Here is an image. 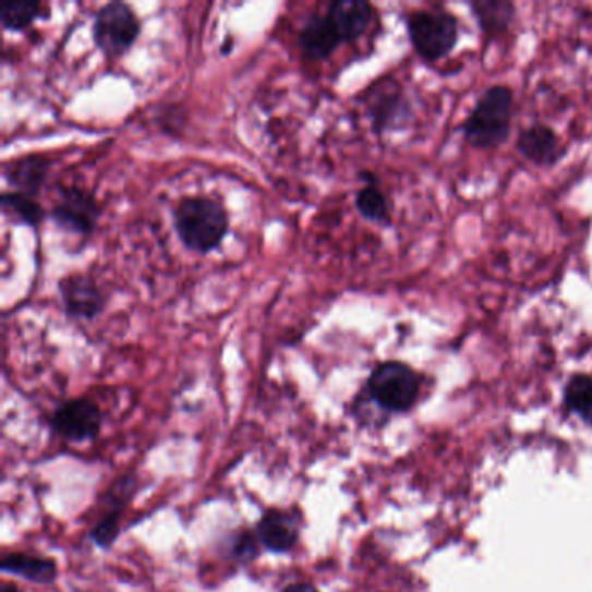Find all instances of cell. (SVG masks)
<instances>
[{
    "label": "cell",
    "instance_id": "cell-1",
    "mask_svg": "<svg viewBox=\"0 0 592 592\" xmlns=\"http://www.w3.org/2000/svg\"><path fill=\"white\" fill-rule=\"evenodd\" d=\"M174 228L184 247L209 254L230 230L228 213L209 196H184L174 209Z\"/></svg>",
    "mask_w": 592,
    "mask_h": 592
},
{
    "label": "cell",
    "instance_id": "cell-2",
    "mask_svg": "<svg viewBox=\"0 0 592 592\" xmlns=\"http://www.w3.org/2000/svg\"><path fill=\"white\" fill-rule=\"evenodd\" d=\"M515 93L507 86H492L478 98L464 122V137L478 149L499 148L511 134Z\"/></svg>",
    "mask_w": 592,
    "mask_h": 592
},
{
    "label": "cell",
    "instance_id": "cell-3",
    "mask_svg": "<svg viewBox=\"0 0 592 592\" xmlns=\"http://www.w3.org/2000/svg\"><path fill=\"white\" fill-rule=\"evenodd\" d=\"M407 32L422 60L436 63L454 51L459 40V22L447 11H413L407 16Z\"/></svg>",
    "mask_w": 592,
    "mask_h": 592
},
{
    "label": "cell",
    "instance_id": "cell-4",
    "mask_svg": "<svg viewBox=\"0 0 592 592\" xmlns=\"http://www.w3.org/2000/svg\"><path fill=\"white\" fill-rule=\"evenodd\" d=\"M369 391L383 409L406 412L418 401L421 377L407 363L389 360L375 366L369 377Z\"/></svg>",
    "mask_w": 592,
    "mask_h": 592
},
{
    "label": "cell",
    "instance_id": "cell-5",
    "mask_svg": "<svg viewBox=\"0 0 592 592\" xmlns=\"http://www.w3.org/2000/svg\"><path fill=\"white\" fill-rule=\"evenodd\" d=\"M140 32L141 22L125 2H108L94 14V44L107 56L124 55L136 43Z\"/></svg>",
    "mask_w": 592,
    "mask_h": 592
},
{
    "label": "cell",
    "instance_id": "cell-6",
    "mask_svg": "<svg viewBox=\"0 0 592 592\" xmlns=\"http://www.w3.org/2000/svg\"><path fill=\"white\" fill-rule=\"evenodd\" d=\"M51 218L61 230L87 237L93 233L98 222L99 205L96 198L82 188H61L60 201L52 207Z\"/></svg>",
    "mask_w": 592,
    "mask_h": 592
},
{
    "label": "cell",
    "instance_id": "cell-7",
    "mask_svg": "<svg viewBox=\"0 0 592 592\" xmlns=\"http://www.w3.org/2000/svg\"><path fill=\"white\" fill-rule=\"evenodd\" d=\"M102 413L93 400L75 398L64 401L52 415V427L70 442H86L99 435Z\"/></svg>",
    "mask_w": 592,
    "mask_h": 592
},
{
    "label": "cell",
    "instance_id": "cell-8",
    "mask_svg": "<svg viewBox=\"0 0 592 592\" xmlns=\"http://www.w3.org/2000/svg\"><path fill=\"white\" fill-rule=\"evenodd\" d=\"M64 313L73 319H94L105 310L107 298L98 283L86 275H67L58 281Z\"/></svg>",
    "mask_w": 592,
    "mask_h": 592
},
{
    "label": "cell",
    "instance_id": "cell-9",
    "mask_svg": "<svg viewBox=\"0 0 592 592\" xmlns=\"http://www.w3.org/2000/svg\"><path fill=\"white\" fill-rule=\"evenodd\" d=\"M301 533V518L290 509H268L257 524L261 544L274 553L294 549Z\"/></svg>",
    "mask_w": 592,
    "mask_h": 592
},
{
    "label": "cell",
    "instance_id": "cell-10",
    "mask_svg": "<svg viewBox=\"0 0 592 592\" xmlns=\"http://www.w3.org/2000/svg\"><path fill=\"white\" fill-rule=\"evenodd\" d=\"M369 116L377 133L406 124L410 117V102L397 84L375 87L369 96Z\"/></svg>",
    "mask_w": 592,
    "mask_h": 592
},
{
    "label": "cell",
    "instance_id": "cell-11",
    "mask_svg": "<svg viewBox=\"0 0 592 592\" xmlns=\"http://www.w3.org/2000/svg\"><path fill=\"white\" fill-rule=\"evenodd\" d=\"M325 16L333 23L341 43H353L365 34L374 17V8L365 0H334Z\"/></svg>",
    "mask_w": 592,
    "mask_h": 592
},
{
    "label": "cell",
    "instance_id": "cell-12",
    "mask_svg": "<svg viewBox=\"0 0 592 592\" xmlns=\"http://www.w3.org/2000/svg\"><path fill=\"white\" fill-rule=\"evenodd\" d=\"M521 157L537 167H551L563 157L561 141L549 125L535 124L524 129L516 141Z\"/></svg>",
    "mask_w": 592,
    "mask_h": 592
},
{
    "label": "cell",
    "instance_id": "cell-13",
    "mask_svg": "<svg viewBox=\"0 0 592 592\" xmlns=\"http://www.w3.org/2000/svg\"><path fill=\"white\" fill-rule=\"evenodd\" d=\"M341 44L333 23L322 14H310L299 32V46L307 60H327Z\"/></svg>",
    "mask_w": 592,
    "mask_h": 592
},
{
    "label": "cell",
    "instance_id": "cell-14",
    "mask_svg": "<svg viewBox=\"0 0 592 592\" xmlns=\"http://www.w3.org/2000/svg\"><path fill=\"white\" fill-rule=\"evenodd\" d=\"M47 172H49V158L39 154L16 158L4 169L5 180L14 188V192L34 196L46 183Z\"/></svg>",
    "mask_w": 592,
    "mask_h": 592
},
{
    "label": "cell",
    "instance_id": "cell-15",
    "mask_svg": "<svg viewBox=\"0 0 592 592\" xmlns=\"http://www.w3.org/2000/svg\"><path fill=\"white\" fill-rule=\"evenodd\" d=\"M2 570L35 584H52L58 577V565L49 558H40L34 554L9 553L2 558Z\"/></svg>",
    "mask_w": 592,
    "mask_h": 592
},
{
    "label": "cell",
    "instance_id": "cell-16",
    "mask_svg": "<svg viewBox=\"0 0 592 592\" xmlns=\"http://www.w3.org/2000/svg\"><path fill=\"white\" fill-rule=\"evenodd\" d=\"M483 34L499 37L506 34L515 20L516 8L507 0H478L469 4Z\"/></svg>",
    "mask_w": 592,
    "mask_h": 592
},
{
    "label": "cell",
    "instance_id": "cell-17",
    "mask_svg": "<svg viewBox=\"0 0 592 592\" xmlns=\"http://www.w3.org/2000/svg\"><path fill=\"white\" fill-rule=\"evenodd\" d=\"M366 184L359 190L354 196V205L366 221L377 222V225H389L391 221V205L388 196L380 192L379 184L371 172H363Z\"/></svg>",
    "mask_w": 592,
    "mask_h": 592
},
{
    "label": "cell",
    "instance_id": "cell-18",
    "mask_svg": "<svg viewBox=\"0 0 592 592\" xmlns=\"http://www.w3.org/2000/svg\"><path fill=\"white\" fill-rule=\"evenodd\" d=\"M0 205L14 222L31 228L39 227L46 216L44 207L37 202V198L34 195H26V193L4 192L0 196Z\"/></svg>",
    "mask_w": 592,
    "mask_h": 592
},
{
    "label": "cell",
    "instance_id": "cell-19",
    "mask_svg": "<svg viewBox=\"0 0 592 592\" xmlns=\"http://www.w3.org/2000/svg\"><path fill=\"white\" fill-rule=\"evenodd\" d=\"M565 403L582 421L592 424V377L577 374L565 388Z\"/></svg>",
    "mask_w": 592,
    "mask_h": 592
},
{
    "label": "cell",
    "instance_id": "cell-20",
    "mask_svg": "<svg viewBox=\"0 0 592 592\" xmlns=\"http://www.w3.org/2000/svg\"><path fill=\"white\" fill-rule=\"evenodd\" d=\"M43 16L40 2H4L0 9V22L9 32H22Z\"/></svg>",
    "mask_w": 592,
    "mask_h": 592
},
{
    "label": "cell",
    "instance_id": "cell-21",
    "mask_svg": "<svg viewBox=\"0 0 592 592\" xmlns=\"http://www.w3.org/2000/svg\"><path fill=\"white\" fill-rule=\"evenodd\" d=\"M120 511L122 507H116L111 509L99 523H96L93 530H90V539L98 544L101 549H108V547L117 541L120 532Z\"/></svg>",
    "mask_w": 592,
    "mask_h": 592
},
{
    "label": "cell",
    "instance_id": "cell-22",
    "mask_svg": "<svg viewBox=\"0 0 592 592\" xmlns=\"http://www.w3.org/2000/svg\"><path fill=\"white\" fill-rule=\"evenodd\" d=\"M259 537L252 532H242L234 537L233 544H231V554L237 561L251 563L257 558L259 554Z\"/></svg>",
    "mask_w": 592,
    "mask_h": 592
},
{
    "label": "cell",
    "instance_id": "cell-23",
    "mask_svg": "<svg viewBox=\"0 0 592 592\" xmlns=\"http://www.w3.org/2000/svg\"><path fill=\"white\" fill-rule=\"evenodd\" d=\"M281 592H318L315 585L307 584V582H298V584L287 585Z\"/></svg>",
    "mask_w": 592,
    "mask_h": 592
},
{
    "label": "cell",
    "instance_id": "cell-24",
    "mask_svg": "<svg viewBox=\"0 0 592 592\" xmlns=\"http://www.w3.org/2000/svg\"><path fill=\"white\" fill-rule=\"evenodd\" d=\"M0 592H23V591L22 589H17L16 585L4 584L2 585V589H0Z\"/></svg>",
    "mask_w": 592,
    "mask_h": 592
}]
</instances>
